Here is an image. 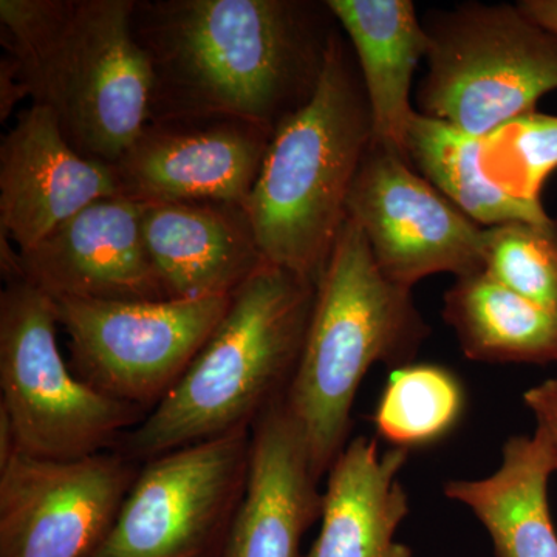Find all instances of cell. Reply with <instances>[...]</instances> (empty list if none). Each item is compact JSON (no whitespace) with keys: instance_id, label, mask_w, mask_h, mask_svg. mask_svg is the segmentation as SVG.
<instances>
[{"instance_id":"6da1fadb","label":"cell","mask_w":557,"mask_h":557,"mask_svg":"<svg viewBox=\"0 0 557 557\" xmlns=\"http://www.w3.org/2000/svg\"><path fill=\"white\" fill-rule=\"evenodd\" d=\"M150 119L222 115L271 132L313 97L339 30L327 0H135Z\"/></svg>"},{"instance_id":"7a4b0ae2","label":"cell","mask_w":557,"mask_h":557,"mask_svg":"<svg viewBox=\"0 0 557 557\" xmlns=\"http://www.w3.org/2000/svg\"><path fill=\"white\" fill-rule=\"evenodd\" d=\"M135 0H0L2 46L32 104L76 152L112 168L150 116L152 70Z\"/></svg>"},{"instance_id":"3957f363","label":"cell","mask_w":557,"mask_h":557,"mask_svg":"<svg viewBox=\"0 0 557 557\" xmlns=\"http://www.w3.org/2000/svg\"><path fill=\"white\" fill-rule=\"evenodd\" d=\"M317 284L265 263L231 295L228 310L178 383L116 443L135 463L249 431L287 394Z\"/></svg>"},{"instance_id":"277c9868","label":"cell","mask_w":557,"mask_h":557,"mask_svg":"<svg viewBox=\"0 0 557 557\" xmlns=\"http://www.w3.org/2000/svg\"><path fill=\"white\" fill-rule=\"evenodd\" d=\"M372 141L368 95L339 28L317 91L274 132L245 203L267 262L318 285Z\"/></svg>"},{"instance_id":"5b68a950","label":"cell","mask_w":557,"mask_h":557,"mask_svg":"<svg viewBox=\"0 0 557 557\" xmlns=\"http://www.w3.org/2000/svg\"><path fill=\"white\" fill-rule=\"evenodd\" d=\"M412 289L376 265L364 234L347 219L317 285L306 343L285 405L309 445L319 478L348 445L351 408L373 366L412 364L429 336Z\"/></svg>"},{"instance_id":"8992f818","label":"cell","mask_w":557,"mask_h":557,"mask_svg":"<svg viewBox=\"0 0 557 557\" xmlns=\"http://www.w3.org/2000/svg\"><path fill=\"white\" fill-rule=\"evenodd\" d=\"M428 72L418 112L486 137L509 121L536 112L557 90V35L519 5L463 3L423 22Z\"/></svg>"},{"instance_id":"52a82bcc","label":"cell","mask_w":557,"mask_h":557,"mask_svg":"<svg viewBox=\"0 0 557 557\" xmlns=\"http://www.w3.org/2000/svg\"><path fill=\"white\" fill-rule=\"evenodd\" d=\"M53 298L24 278L0 293V413L16 454L78 460L115 449L146 410L116 401L81 381L58 347Z\"/></svg>"},{"instance_id":"ba28073f","label":"cell","mask_w":557,"mask_h":557,"mask_svg":"<svg viewBox=\"0 0 557 557\" xmlns=\"http://www.w3.org/2000/svg\"><path fill=\"white\" fill-rule=\"evenodd\" d=\"M69 366L91 388L150 412L178 383L228 310L197 300L53 299Z\"/></svg>"},{"instance_id":"9c48e42d","label":"cell","mask_w":557,"mask_h":557,"mask_svg":"<svg viewBox=\"0 0 557 557\" xmlns=\"http://www.w3.org/2000/svg\"><path fill=\"white\" fill-rule=\"evenodd\" d=\"M251 429L145 461L87 557H222L247 486Z\"/></svg>"},{"instance_id":"30bf717a","label":"cell","mask_w":557,"mask_h":557,"mask_svg":"<svg viewBox=\"0 0 557 557\" xmlns=\"http://www.w3.org/2000/svg\"><path fill=\"white\" fill-rule=\"evenodd\" d=\"M384 276L406 288L432 274L483 270L485 228L435 189L397 150L373 138L347 200Z\"/></svg>"},{"instance_id":"8fae6325","label":"cell","mask_w":557,"mask_h":557,"mask_svg":"<svg viewBox=\"0 0 557 557\" xmlns=\"http://www.w3.org/2000/svg\"><path fill=\"white\" fill-rule=\"evenodd\" d=\"M139 468L115 450L78 460L14 454L0 467V557L89 556Z\"/></svg>"},{"instance_id":"7c38bea8","label":"cell","mask_w":557,"mask_h":557,"mask_svg":"<svg viewBox=\"0 0 557 557\" xmlns=\"http://www.w3.org/2000/svg\"><path fill=\"white\" fill-rule=\"evenodd\" d=\"M273 132L222 115L150 119L112 166L120 196L139 205L247 203Z\"/></svg>"},{"instance_id":"4fadbf2b","label":"cell","mask_w":557,"mask_h":557,"mask_svg":"<svg viewBox=\"0 0 557 557\" xmlns=\"http://www.w3.org/2000/svg\"><path fill=\"white\" fill-rule=\"evenodd\" d=\"M145 205L95 201L20 251L24 281L53 299L168 300L143 236Z\"/></svg>"},{"instance_id":"5bb4252c","label":"cell","mask_w":557,"mask_h":557,"mask_svg":"<svg viewBox=\"0 0 557 557\" xmlns=\"http://www.w3.org/2000/svg\"><path fill=\"white\" fill-rule=\"evenodd\" d=\"M113 196L120 189L112 168L76 152L49 109L22 110L0 145V233L20 251Z\"/></svg>"},{"instance_id":"9a60e30c","label":"cell","mask_w":557,"mask_h":557,"mask_svg":"<svg viewBox=\"0 0 557 557\" xmlns=\"http://www.w3.org/2000/svg\"><path fill=\"white\" fill-rule=\"evenodd\" d=\"M284 398L251 428L247 486L222 557H299L304 534L321 519V478Z\"/></svg>"},{"instance_id":"2e32d148","label":"cell","mask_w":557,"mask_h":557,"mask_svg":"<svg viewBox=\"0 0 557 557\" xmlns=\"http://www.w3.org/2000/svg\"><path fill=\"white\" fill-rule=\"evenodd\" d=\"M143 236L168 299L231 296L269 263L245 205H146Z\"/></svg>"},{"instance_id":"e0dca14e","label":"cell","mask_w":557,"mask_h":557,"mask_svg":"<svg viewBox=\"0 0 557 557\" xmlns=\"http://www.w3.org/2000/svg\"><path fill=\"white\" fill-rule=\"evenodd\" d=\"M408 457L401 448L381 454L375 438L348 442L329 469L321 531L307 557H412L395 539L409 515L398 480Z\"/></svg>"},{"instance_id":"ac0fdd59","label":"cell","mask_w":557,"mask_h":557,"mask_svg":"<svg viewBox=\"0 0 557 557\" xmlns=\"http://www.w3.org/2000/svg\"><path fill=\"white\" fill-rule=\"evenodd\" d=\"M327 5L354 50L372 112L373 138L406 157V132L417 112L410 89L429 50L416 5L410 0H327Z\"/></svg>"},{"instance_id":"d6986e66","label":"cell","mask_w":557,"mask_h":557,"mask_svg":"<svg viewBox=\"0 0 557 557\" xmlns=\"http://www.w3.org/2000/svg\"><path fill=\"white\" fill-rule=\"evenodd\" d=\"M502 463L485 479L450 480L446 497L465 505L485 527L497 557H557L548 505L556 472L542 440L518 435L505 443Z\"/></svg>"},{"instance_id":"ffe728a7","label":"cell","mask_w":557,"mask_h":557,"mask_svg":"<svg viewBox=\"0 0 557 557\" xmlns=\"http://www.w3.org/2000/svg\"><path fill=\"white\" fill-rule=\"evenodd\" d=\"M443 318L465 357L491 364H557V311L523 298L485 271L457 277Z\"/></svg>"},{"instance_id":"44dd1931","label":"cell","mask_w":557,"mask_h":557,"mask_svg":"<svg viewBox=\"0 0 557 557\" xmlns=\"http://www.w3.org/2000/svg\"><path fill=\"white\" fill-rule=\"evenodd\" d=\"M482 143V137L417 110L405 150L410 166L483 228L548 219L544 205L516 199L486 177L480 164Z\"/></svg>"},{"instance_id":"7402d4cb","label":"cell","mask_w":557,"mask_h":557,"mask_svg":"<svg viewBox=\"0 0 557 557\" xmlns=\"http://www.w3.org/2000/svg\"><path fill=\"white\" fill-rule=\"evenodd\" d=\"M463 410V386L449 369L412 362L392 370L373 423L394 448L410 450L445 438Z\"/></svg>"},{"instance_id":"603a6c76","label":"cell","mask_w":557,"mask_h":557,"mask_svg":"<svg viewBox=\"0 0 557 557\" xmlns=\"http://www.w3.org/2000/svg\"><path fill=\"white\" fill-rule=\"evenodd\" d=\"M483 271L523 298L557 311V218L485 228Z\"/></svg>"},{"instance_id":"cb8c5ba5","label":"cell","mask_w":557,"mask_h":557,"mask_svg":"<svg viewBox=\"0 0 557 557\" xmlns=\"http://www.w3.org/2000/svg\"><path fill=\"white\" fill-rule=\"evenodd\" d=\"M480 164L509 196L542 203V190L557 170V116L531 112L483 137Z\"/></svg>"},{"instance_id":"d4e9b609","label":"cell","mask_w":557,"mask_h":557,"mask_svg":"<svg viewBox=\"0 0 557 557\" xmlns=\"http://www.w3.org/2000/svg\"><path fill=\"white\" fill-rule=\"evenodd\" d=\"M523 401L536 418L534 435L544 443L557 471V379L528 388Z\"/></svg>"},{"instance_id":"484cf974","label":"cell","mask_w":557,"mask_h":557,"mask_svg":"<svg viewBox=\"0 0 557 557\" xmlns=\"http://www.w3.org/2000/svg\"><path fill=\"white\" fill-rule=\"evenodd\" d=\"M28 98L27 90L17 75L16 65L7 54L0 60V121H5L17 102Z\"/></svg>"},{"instance_id":"4316f807","label":"cell","mask_w":557,"mask_h":557,"mask_svg":"<svg viewBox=\"0 0 557 557\" xmlns=\"http://www.w3.org/2000/svg\"><path fill=\"white\" fill-rule=\"evenodd\" d=\"M518 5L531 21L557 35V0H522Z\"/></svg>"}]
</instances>
